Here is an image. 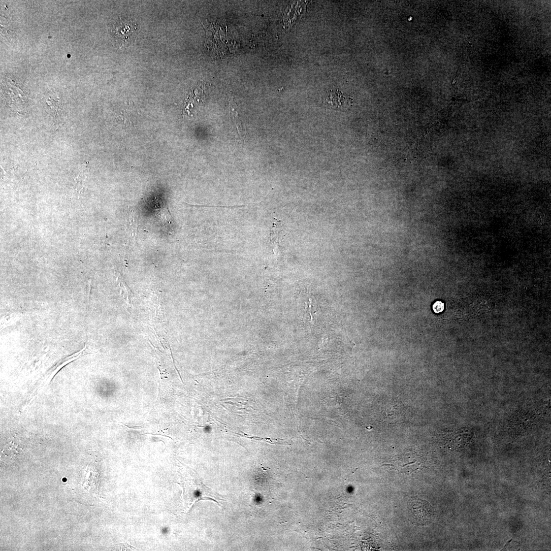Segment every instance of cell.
Wrapping results in <instances>:
<instances>
[{
  "instance_id": "obj_1",
  "label": "cell",
  "mask_w": 551,
  "mask_h": 551,
  "mask_svg": "<svg viewBox=\"0 0 551 551\" xmlns=\"http://www.w3.org/2000/svg\"><path fill=\"white\" fill-rule=\"evenodd\" d=\"M184 489V497L188 504L194 503V504L197 501L206 500H211L220 504L218 501H224L217 493L215 492L211 489L206 486L202 482L196 477L192 478L187 477L183 482Z\"/></svg>"
},
{
  "instance_id": "obj_2",
  "label": "cell",
  "mask_w": 551,
  "mask_h": 551,
  "mask_svg": "<svg viewBox=\"0 0 551 551\" xmlns=\"http://www.w3.org/2000/svg\"><path fill=\"white\" fill-rule=\"evenodd\" d=\"M116 44L120 49L131 45L137 33V25L132 21L120 18L112 28Z\"/></svg>"
},
{
  "instance_id": "obj_3",
  "label": "cell",
  "mask_w": 551,
  "mask_h": 551,
  "mask_svg": "<svg viewBox=\"0 0 551 551\" xmlns=\"http://www.w3.org/2000/svg\"><path fill=\"white\" fill-rule=\"evenodd\" d=\"M407 507L414 523L418 525L429 524L433 519V508L426 500L413 498L408 501Z\"/></svg>"
},
{
  "instance_id": "obj_4",
  "label": "cell",
  "mask_w": 551,
  "mask_h": 551,
  "mask_svg": "<svg viewBox=\"0 0 551 551\" xmlns=\"http://www.w3.org/2000/svg\"><path fill=\"white\" fill-rule=\"evenodd\" d=\"M229 113L230 121L235 126L239 136L243 138L244 131L243 129L241 120H240L239 118L237 106L234 101L232 96H231L229 98Z\"/></svg>"
},
{
  "instance_id": "obj_5",
  "label": "cell",
  "mask_w": 551,
  "mask_h": 551,
  "mask_svg": "<svg viewBox=\"0 0 551 551\" xmlns=\"http://www.w3.org/2000/svg\"><path fill=\"white\" fill-rule=\"evenodd\" d=\"M348 97L338 90L336 92L330 93L326 99V103L335 109H340L346 105Z\"/></svg>"
},
{
  "instance_id": "obj_6",
  "label": "cell",
  "mask_w": 551,
  "mask_h": 551,
  "mask_svg": "<svg viewBox=\"0 0 551 551\" xmlns=\"http://www.w3.org/2000/svg\"><path fill=\"white\" fill-rule=\"evenodd\" d=\"M433 310L436 314L443 312L444 310V304L441 301H436L433 305Z\"/></svg>"
},
{
  "instance_id": "obj_7",
  "label": "cell",
  "mask_w": 551,
  "mask_h": 551,
  "mask_svg": "<svg viewBox=\"0 0 551 551\" xmlns=\"http://www.w3.org/2000/svg\"><path fill=\"white\" fill-rule=\"evenodd\" d=\"M125 426H126L127 427H129V428L135 429H142V428H144V427H142V426H128V425H125Z\"/></svg>"
}]
</instances>
